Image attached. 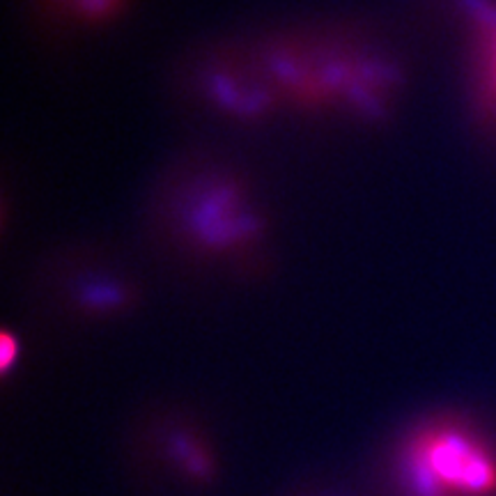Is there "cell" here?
<instances>
[{
  "mask_svg": "<svg viewBox=\"0 0 496 496\" xmlns=\"http://www.w3.org/2000/svg\"><path fill=\"white\" fill-rule=\"evenodd\" d=\"M480 26V67H483V85L496 108V5L476 3Z\"/></svg>",
  "mask_w": 496,
  "mask_h": 496,
  "instance_id": "obj_2",
  "label": "cell"
},
{
  "mask_svg": "<svg viewBox=\"0 0 496 496\" xmlns=\"http://www.w3.org/2000/svg\"><path fill=\"white\" fill-rule=\"evenodd\" d=\"M409 478L419 496H494L496 452L476 432L436 425L409 448Z\"/></svg>",
  "mask_w": 496,
  "mask_h": 496,
  "instance_id": "obj_1",
  "label": "cell"
}]
</instances>
